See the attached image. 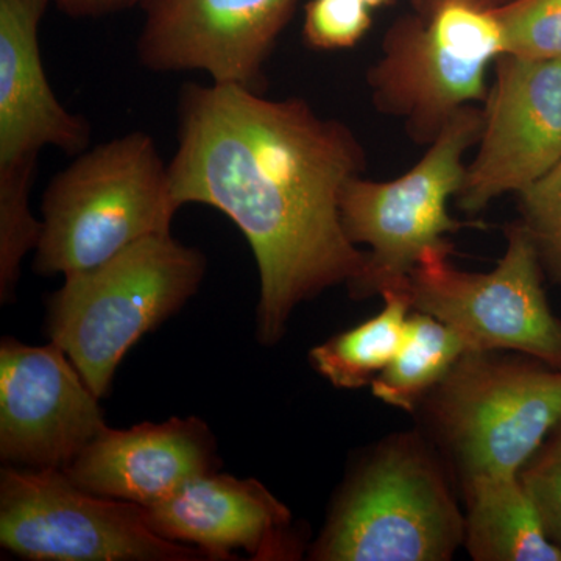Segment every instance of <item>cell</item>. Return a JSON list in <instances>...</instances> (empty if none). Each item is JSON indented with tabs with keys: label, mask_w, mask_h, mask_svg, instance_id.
Listing matches in <instances>:
<instances>
[{
	"label": "cell",
	"mask_w": 561,
	"mask_h": 561,
	"mask_svg": "<svg viewBox=\"0 0 561 561\" xmlns=\"http://www.w3.org/2000/svg\"><path fill=\"white\" fill-rule=\"evenodd\" d=\"M176 139L169 162L176 203L220 210L253 250L262 342L278 341L300 302L360 278L367 253L343 230L341 201L367 154L348 125L302 99L186 83Z\"/></svg>",
	"instance_id": "cell-1"
},
{
	"label": "cell",
	"mask_w": 561,
	"mask_h": 561,
	"mask_svg": "<svg viewBox=\"0 0 561 561\" xmlns=\"http://www.w3.org/2000/svg\"><path fill=\"white\" fill-rule=\"evenodd\" d=\"M180 208L169 162L150 135L131 131L99 144L44 192L36 271L65 278L91 271L133 243L171 232Z\"/></svg>",
	"instance_id": "cell-2"
},
{
	"label": "cell",
	"mask_w": 561,
	"mask_h": 561,
	"mask_svg": "<svg viewBox=\"0 0 561 561\" xmlns=\"http://www.w3.org/2000/svg\"><path fill=\"white\" fill-rule=\"evenodd\" d=\"M206 260L171 232L150 236L91 271L66 276L47 331L99 398L128 350L197 291Z\"/></svg>",
	"instance_id": "cell-3"
},
{
	"label": "cell",
	"mask_w": 561,
	"mask_h": 561,
	"mask_svg": "<svg viewBox=\"0 0 561 561\" xmlns=\"http://www.w3.org/2000/svg\"><path fill=\"white\" fill-rule=\"evenodd\" d=\"M465 541V515L427 446L383 443L346 483L312 559L448 561Z\"/></svg>",
	"instance_id": "cell-4"
},
{
	"label": "cell",
	"mask_w": 561,
	"mask_h": 561,
	"mask_svg": "<svg viewBox=\"0 0 561 561\" xmlns=\"http://www.w3.org/2000/svg\"><path fill=\"white\" fill-rule=\"evenodd\" d=\"M501 351H467L423 401L461 481L518 476L561 421V368Z\"/></svg>",
	"instance_id": "cell-5"
},
{
	"label": "cell",
	"mask_w": 561,
	"mask_h": 561,
	"mask_svg": "<svg viewBox=\"0 0 561 561\" xmlns=\"http://www.w3.org/2000/svg\"><path fill=\"white\" fill-rule=\"evenodd\" d=\"M505 54L493 10L446 2L427 16L401 20L387 32L381 57L367 72L375 108L430 146L465 106L489 98L490 66Z\"/></svg>",
	"instance_id": "cell-6"
},
{
	"label": "cell",
	"mask_w": 561,
	"mask_h": 561,
	"mask_svg": "<svg viewBox=\"0 0 561 561\" xmlns=\"http://www.w3.org/2000/svg\"><path fill=\"white\" fill-rule=\"evenodd\" d=\"M482 121V108L465 106L401 176L375 181L359 175L346 184L343 230L354 245L370 247L364 273L350 286L354 298L405 289L421 254L463 227L448 206L463 187L465 157L478 144Z\"/></svg>",
	"instance_id": "cell-7"
},
{
	"label": "cell",
	"mask_w": 561,
	"mask_h": 561,
	"mask_svg": "<svg viewBox=\"0 0 561 561\" xmlns=\"http://www.w3.org/2000/svg\"><path fill=\"white\" fill-rule=\"evenodd\" d=\"M505 239L486 273L457 268L449 242L424 251L405 286L413 311L440 320L470 351H513L561 368V320L542 289L537 247L522 220L505 228Z\"/></svg>",
	"instance_id": "cell-8"
},
{
	"label": "cell",
	"mask_w": 561,
	"mask_h": 561,
	"mask_svg": "<svg viewBox=\"0 0 561 561\" xmlns=\"http://www.w3.org/2000/svg\"><path fill=\"white\" fill-rule=\"evenodd\" d=\"M0 542L38 561L208 560L154 534L144 505L92 494L54 468H3Z\"/></svg>",
	"instance_id": "cell-9"
},
{
	"label": "cell",
	"mask_w": 561,
	"mask_h": 561,
	"mask_svg": "<svg viewBox=\"0 0 561 561\" xmlns=\"http://www.w3.org/2000/svg\"><path fill=\"white\" fill-rule=\"evenodd\" d=\"M494 66L478 150L457 195L468 214L522 194L561 161V58L502 54Z\"/></svg>",
	"instance_id": "cell-10"
},
{
	"label": "cell",
	"mask_w": 561,
	"mask_h": 561,
	"mask_svg": "<svg viewBox=\"0 0 561 561\" xmlns=\"http://www.w3.org/2000/svg\"><path fill=\"white\" fill-rule=\"evenodd\" d=\"M295 0H142L136 54L153 72L208 73L264 92V68Z\"/></svg>",
	"instance_id": "cell-11"
},
{
	"label": "cell",
	"mask_w": 561,
	"mask_h": 561,
	"mask_svg": "<svg viewBox=\"0 0 561 561\" xmlns=\"http://www.w3.org/2000/svg\"><path fill=\"white\" fill-rule=\"evenodd\" d=\"M99 397L57 345L0 346V454L32 468L65 470L103 430Z\"/></svg>",
	"instance_id": "cell-12"
},
{
	"label": "cell",
	"mask_w": 561,
	"mask_h": 561,
	"mask_svg": "<svg viewBox=\"0 0 561 561\" xmlns=\"http://www.w3.org/2000/svg\"><path fill=\"white\" fill-rule=\"evenodd\" d=\"M150 529L165 540L194 545L208 560L231 559L245 549L256 559H291V515L254 479L208 474L146 507Z\"/></svg>",
	"instance_id": "cell-13"
},
{
	"label": "cell",
	"mask_w": 561,
	"mask_h": 561,
	"mask_svg": "<svg viewBox=\"0 0 561 561\" xmlns=\"http://www.w3.org/2000/svg\"><path fill=\"white\" fill-rule=\"evenodd\" d=\"M214 461L208 427L191 416L127 431L105 427L62 471L92 494L149 507L213 472Z\"/></svg>",
	"instance_id": "cell-14"
},
{
	"label": "cell",
	"mask_w": 561,
	"mask_h": 561,
	"mask_svg": "<svg viewBox=\"0 0 561 561\" xmlns=\"http://www.w3.org/2000/svg\"><path fill=\"white\" fill-rule=\"evenodd\" d=\"M50 0H0V165L36 161L44 147L80 154L90 122L70 113L51 90L39 49Z\"/></svg>",
	"instance_id": "cell-15"
},
{
	"label": "cell",
	"mask_w": 561,
	"mask_h": 561,
	"mask_svg": "<svg viewBox=\"0 0 561 561\" xmlns=\"http://www.w3.org/2000/svg\"><path fill=\"white\" fill-rule=\"evenodd\" d=\"M465 541L476 561H561L519 476L463 479Z\"/></svg>",
	"instance_id": "cell-16"
},
{
	"label": "cell",
	"mask_w": 561,
	"mask_h": 561,
	"mask_svg": "<svg viewBox=\"0 0 561 561\" xmlns=\"http://www.w3.org/2000/svg\"><path fill=\"white\" fill-rule=\"evenodd\" d=\"M383 309L359 327L334 335L309 354L313 368L337 389L371 386L400 350L413 311L405 289L382 291Z\"/></svg>",
	"instance_id": "cell-17"
},
{
	"label": "cell",
	"mask_w": 561,
	"mask_h": 561,
	"mask_svg": "<svg viewBox=\"0 0 561 561\" xmlns=\"http://www.w3.org/2000/svg\"><path fill=\"white\" fill-rule=\"evenodd\" d=\"M467 351V343L451 328L412 311L400 350L371 382L373 394L391 408L415 412Z\"/></svg>",
	"instance_id": "cell-18"
},
{
	"label": "cell",
	"mask_w": 561,
	"mask_h": 561,
	"mask_svg": "<svg viewBox=\"0 0 561 561\" xmlns=\"http://www.w3.org/2000/svg\"><path fill=\"white\" fill-rule=\"evenodd\" d=\"M36 161L0 165V297L9 301L25 254L38 247L43 224L31 209Z\"/></svg>",
	"instance_id": "cell-19"
},
{
	"label": "cell",
	"mask_w": 561,
	"mask_h": 561,
	"mask_svg": "<svg viewBox=\"0 0 561 561\" xmlns=\"http://www.w3.org/2000/svg\"><path fill=\"white\" fill-rule=\"evenodd\" d=\"M493 11L504 32L505 54L561 58V0H513Z\"/></svg>",
	"instance_id": "cell-20"
},
{
	"label": "cell",
	"mask_w": 561,
	"mask_h": 561,
	"mask_svg": "<svg viewBox=\"0 0 561 561\" xmlns=\"http://www.w3.org/2000/svg\"><path fill=\"white\" fill-rule=\"evenodd\" d=\"M518 197L523 225L537 247L541 265L561 284V161Z\"/></svg>",
	"instance_id": "cell-21"
},
{
	"label": "cell",
	"mask_w": 561,
	"mask_h": 561,
	"mask_svg": "<svg viewBox=\"0 0 561 561\" xmlns=\"http://www.w3.org/2000/svg\"><path fill=\"white\" fill-rule=\"evenodd\" d=\"M371 24V9L364 0H311L305 9L302 38L317 50L351 49Z\"/></svg>",
	"instance_id": "cell-22"
},
{
	"label": "cell",
	"mask_w": 561,
	"mask_h": 561,
	"mask_svg": "<svg viewBox=\"0 0 561 561\" xmlns=\"http://www.w3.org/2000/svg\"><path fill=\"white\" fill-rule=\"evenodd\" d=\"M546 534L561 549V421L519 471Z\"/></svg>",
	"instance_id": "cell-23"
},
{
	"label": "cell",
	"mask_w": 561,
	"mask_h": 561,
	"mask_svg": "<svg viewBox=\"0 0 561 561\" xmlns=\"http://www.w3.org/2000/svg\"><path fill=\"white\" fill-rule=\"evenodd\" d=\"M62 13L76 20L110 16L119 11L140 5L142 0H55Z\"/></svg>",
	"instance_id": "cell-24"
},
{
	"label": "cell",
	"mask_w": 561,
	"mask_h": 561,
	"mask_svg": "<svg viewBox=\"0 0 561 561\" xmlns=\"http://www.w3.org/2000/svg\"><path fill=\"white\" fill-rule=\"evenodd\" d=\"M413 2H415L419 13L427 16V14H431L432 11L437 10L438 7L446 2H465L470 3V5L481 7V9L496 10L513 2V0H413Z\"/></svg>",
	"instance_id": "cell-25"
},
{
	"label": "cell",
	"mask_w": 561,
	"mask_h": 561,
	"mask_svg": "<svg viewBox=\"0 0 561 561\" xmlns=\"http://www.w3.org/2000/svg\"><path fill=\"white\" fill-rule=\"evenodd\" d=\"M364 2L373 10L378 9V7L387 5L391 0H364Z\"/></svg>",
	"instance_id": "cell-26"
}]
</instances>
